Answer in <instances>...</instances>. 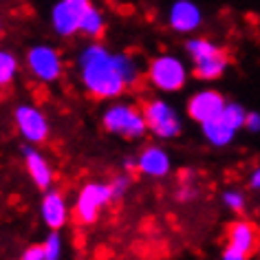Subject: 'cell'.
Wrapping results in <instances>:
<instances>
[{"label": "cell", "instance_id": "cell-1", "mask_svg": "<svg viewBox=\"0 0 260 260\" xmlns=\"http://www.w3.org/2000/svg\"><path fill=\"white\" fill-rule=\"evenodd\" d=\"M75 75L88 97L113 102L139 86L146 67L128 51H113L102 40H90L75 53Z\"/></svg>", "mask_w": 260, "mask_h": 260}, {"label": "cell", "instance_id": "cell-2", "mask_svg": "<svg viewBox=\"0 0 260 260\" xmlns=\"http://www.w3.org/2000/svg\"><path fill=\"white\" fill-rule=\"evenodd\" d=\"M185 57L190 62L192 75L199 82L212 84L225 77L227 69H230V53L223 44L207 36H190L183 42Z\"/></svg>", "mask_w": 260, "mask_h": 260}, {"label": "cell", "instance_id": "cell-3", "mask_svg": "<svg viewBox=\"0 0 260 260\" xmlns=\"http://www.w3.org/2000/svg\"><path fill=\"white\" fill-rule=\"evenodd\" d=\"M100 123L104 128V133L119 137L123 141H144L148 137V123L141 110V104L130 102V100H113L108 102L102 110Z\"/></svg>", "mask_w": 260, "mask_h": 260}, {"label": "cell", "instance_id": "cell-4", "mask_svg": "<svg viewBox=\"0 0 260 260\" xmlns=\"http://www.w3.org/2000/svg\"><path fill=\"white\" fill-rule=\"evenodd\" d=\"M192 69L187 57L164 51V53L152 55L146 64V82L154 93L159 95H177L181 93L187 82H190Z\"/></svg>", "mask_w": 260, "mask_h": 260}, {"label": "cell", "instance_id": "cell-5", "mask_svg": "<svg viewBox=\"0 0 260 260\" xmlns=\"http://www.w3.org/2000/svg\"><path fill=\"white\" fill-rule=\"evenodd\" d=\"M141 110H144V117L148 123V135L157 141H172L183 135V128H185L183 115L164 95L146 97L141 102Z\"/></svg>", "mask_w": 260, "mask_h": 260}, {"label": "cell", "instance_id": "cell-6", "mask_svg": "<svg viewBox=\"0 0 260 260\" xmlns=\"http://www.w3.org/2000/svg\"><path fill=\"white\" fill-rule=\"evenodd\" d=\"M22 69L29 73L31 80L44 84V86H51V84H57L64 77L67 62H64V55L57 47L49 42H36L24 51Z\"/></svg>", "mask_w": 260, "mask_h": 260}, {"label": "cell", "instance_id": "cell-7", "mask_svg": "<svg viewBox=\"0 0 260 260\" xmlns=\"http://www.w3.org/2000/svg\"><path fill=\"white\" fill-rule=\"evenodd\" d=\"M110 203H115L113 190H110L108 181H86L75 194L73 201V218L80 227H90L100 220L102 212L106 210Z\"/></svg>", "mask_w": 260, "mask_h": 260}, {"label": "cell", "instance_id": "cell-8", "mask_svg": "<svg viewBox=\"0 0 260 260\" xmlns=\"http://www.w3.org/2000/svg\"><path fill=\"white\" fill-rule=\"evenodd\" d=\"M11 119H14L16 133L20 139L29 146H42L51 137V121L47 113L31 102H20L11 110Z\"/></svg>", "mask_w": 260, "mask_h": 260}, {"label": "cell", "instance_id": "cell-9", "mask_svg": "<svg viewBox=\"0 0 260 260\" xmlns=\"http://www.w3.org/2000/svg\"><path fill=\"white\" fill-rule=\"evenodd\" d=\"M93 0H55L49 11V27L57 38H75L80 36V24L86 9Z\"/></svg>", "mask_w": 260, "mask_h": 260}, {"label": "cell", "instance_id": "cell-10", "mask_svg": "<svg viewBox=\"0 0 260 260\" xmlns=\"http://www.w3.org/2000/svg\"><path fill=\"white\" fill-rule=\"evenodd\" d=\"M166 22L177 36H197L205 22V14L197 0H172L166 11Z\"/></svg>", "mask_w": 260, "mask_h": 260}, {"label": "cell", "instance_id": "cell-11", "mask_svg": "<svg viewBox=\"0 0 260 260\" xmlns=\"http://www.w3.org/2000/svg\"><path fill=\"white\" fill-rule=\"evenodd\" d=\"M227 102L230 100L218 88H214V86L199 88L194 93H190V97L185 100V115L190 117V121L201 126V123L210 121L223 113Z\"/></svg>", "mask_w": 260, "mask_h": 260}, {"label": "cell", "instance_id": "cell-12", "mask_svg": "<svg viewBox=\"0 0 260 260\" xmlns=\"http://www.w3.org/2000/svg\"><path fill=\"white\" fill-rule=\"evenodd\" d=\"M73 218V205L67 201V194L53 185L40 199V220L49 232H62Z\"/></svg>", "mask_w": 260, "mask_h": 260}, {"label": "cell", "instance_id": "cell-13", "mask_svg": "<svg viewBox=\"0 0 260 260\" xmlns=\"http://www.w3.org/2000/svg\"><path fill=\"white\" fill-rule=\"evenodd\" d=\"M22 164L27 170L29 181L34 183L40 192H47L55 185V168L51 164V159L40 150V146H22Z\"/></svg>", "mask_w": 260, "mask_h": 260}, {"label": "cell", "instance_id": "cell-14", "mask_svg": "<svg viewBox=\"0 0 260 260\" xmlns=\"http://www.w3.org/2000/svg\"><path fill=\"white\" fill-rule=\"evenodd\" d=\"M172 168V154L166 146H161V141L148 144L137 152V172L146 179H168Z\"/></svg>", "mask_w": 260, "mask_h": 260}, {"label": "cell", "instance_id": "cell-15", "mask_svg": "<svg viewBox=\"0 0 260 260\" xmlns=\"http://www.w3.org/2000/svg\"><path fill=\"white\" fill-rule=\"evenodd\" d=\"M225 245L234 247V249L247 253V256H253L260 247V230L253 220L238 216L234 218L225 230Z\"/></svg>", "mask_w": 260, "mask_h": 260}, {"label": "cell", "instance_id": "cell-16", "mask_svg": "<svg viewBox=\"0 0 260 260\" xmlns=\"http://www.w3.org/2000/svg\"><path fill=\"white\" fill-rule=\"evenodd\" d=\"M199 128H201V135H203V141L210 148H216V150H223V148L232 146L238 135V130L232 128L220 115L205 123H201Z\"/></svg>", "mask_w": 260, "mask_h": 260}, {"label": "cell", "instance_id": "cell-17", "mask_svg": "<svg viewBox=\"0 0 260 260\" xmlns=\"http://www.w3.org/2000/svg\"><path fill=\"white\" fill-rule=\"evenodd\" d=\"M20 71H22V62L16 55V51L0 47V93H5V90L14 86Z\"/></svg>", "mask_w": 260, "mask_h": 260}, {"label": "cell", "instance_id": "cell-18", "mask_svg": "<svg viewBox=\"0 0 260 260\" xmlns=\"http://www.w3.org/2000/svg\"><path fill=\"white\" fill-rule=\"evenodd\" d=\"M104 34H106V14L97 5H90L82 18L80 36H84L90 42V40H102Z\"/></svg>", "mask_w": 260, "mask_h": 260}, {"label": "cell", "instance_id": "cell-19", "mask_svg": "<svg viewBox=\"0 0 260 260\" xmlns=\"http://www.w3.org/2000/svg\"><path fill=\"white\" fill-rule=\"evenodd\" d=\"M220 203L227 212L236 214V216H243L247 210V192L243 187H227V190L220 194Z\"/></svg>", "mask_w": 260, "mask_h": 260}, {"label": "cell", "instance_id": "cell-20", "mask_svg": "<svg viewBox=\"0 0 260 260\" xmlns=\"http://www.w3.org/2000/svg\"><path fill=\"white\" fill-rule=\"evenodd\" d=\"M199 185L194 183V172L190 170H185L183 174H181V181H179V185H177V192H174V199L179 201V203H192V201H197L199 199Z\"/></svg>", "mask_w": 260, "mask_h": 260}, {"label": "cell", "instance_id": "cell-21", "mask_svg": "<svg viewBox=\"0 0 260 260\" xmlns=\"http://www.w3.org/2000/svg\"><path fill=\"white\" fill-rule=\"evenodd\" d=\"M220 117L230 123L232 128H236L238 133L240 130H245V121H247V108L243 106L240 102H227L223 113H220Z\"/></svg>", "mask_w": 260, "mask_h": 260}, {"label": "cell", "instance_id": "cell-22", "mask_svg": "<svg viewBox=\"0 0 260 260\" xmlns=\"http://www.w3.org/2000/svg\"><path fill=\"white\" fill-rule=\"evenodd\" d=\"M44 260H62L64 258V238L62 232H47L42 240Z\"/></svg>", "mask_w": 260, "mask_h": 260}, {"label": "cell", "instance_id": "cell-23", "mask_svg": "<svg viewBox=\"0 0 260 260\" xmlns=\"http://www.w3.org/2000/svg\"><path fill=\"white\" fill-rule=\"evenodd\" d=\"M108 183H110V190H113V199L115 201H121V199L128 197L130 190H133L135 179H133V174H128V172L121 170L119 174H115V177L110 179Z\"/></svg>", "mask_w": 260, "mask_h": 260}, {"label": "cell", "instance_id": "cell-24", "mask_svg": "<svg viewBox=\"0 0 260 260\" xmlns=\"http://www.w3.org/2000/svg\"><path fill=\"white\" fill-rule=\"evenodd\" d=\"M18 260H44L42 243H34V245H29V247H24L22 253L18 256Z\"/></svg>", "mask_w": 260, "mask_h": 260}, {"label": "cell", "instance_id": "cell-25", "mask_svg": "<svg viewBox=\"0 0 260 260\" xmlns=\"http://www.w3.org/2000/svg\"><path fill=\"white\" fill-rule=\"evenodd\" d=\"M245 130L251 135H260V110H247Z\"/></svg>", "mask_w": 260, "mask_h": 260}, {"label": "cell", "instance_id": "cell-26", "mask_svg": "<svg viewBox=\"0 0 260 260\" xmlns=\"http://www.w3.org/2000/svg\"><path fill=\"white\" fill-rule=\"evenodd\" d=\"M247 187L253 192H260V164L253 166L249 174H247Z\"/></svg>", "mask_w": 260, "mask_h": 260}, {"label": "cell", "instance_id": "cell-27", "mask_svg": "<svg viewBox=\"0 0 260 260\" xmlns=\"http://www.w3.org/2000/svg\"><path fill=\"white\" fill-rule=\"evenodd\" d=\"M249 258L251 256H247V253L234 249V247H230V245H225V249L220 251V260H249Z\"/></svg>", "mask_w": 260, "mask_h": 260}, {"label": "cell", "instance_id": "cell-28", "mask_svg": "<svg viewBox=\"0 0 260 260\" xmlns=\"http://www.w3.org/2000/svg\"><path fill=\"white\" fill-rule=\"evenodd\" d=\"M121 170L128 174L137 172V154H126V157L121 159Z\"/></svg>", "mask_w": 260, "mask_h": 260}, {"label": "cell", "instance_id": "cell-29", "mask_svg": "<svg viewBox=\"0 0 260 260\" xmlns=\"http://www.w3.org/2000/svg\"><path fill=\"white\" fill-rule=\"evenodd\" d=\"M0 29H3V24H0Z\"/></svg>", "mask_w": 260, "mask_h": 260}]
</instances>
